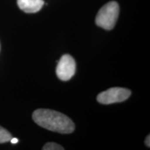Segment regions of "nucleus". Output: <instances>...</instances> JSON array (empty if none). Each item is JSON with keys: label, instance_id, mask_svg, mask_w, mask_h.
Returning <instances> with one entry per match:
<instances>
[{"label": "nucleus", "instance_id": "nucleus-4", "mask_svg": "<svg viewBox=\"0 0 150 150\" xmlns=\"http://www.w3.org/2000/svg\"><path fill=\"white\" fill-rule=\"evenodd\" d=\"M76 71V63L72 56L65 54L58 61L56 67V75L62 81L70 80L74 76Z\"/></svg>", "mask_w": 150, "mask_h": 150}, {"label": "nucleus", "instance_id": "nucleus-3", "mask_svg": "<svg viewBox=\"0 0 150 150\" xmlns=\"http://www.w3.org/2000/svg\"><path fill=\"white\" fill-rule=\"evenodd\" d=\"M131 95L130 90L124 88H111L102 92L97 97L98 102L102 104H111L127 100Z\"/></svg>", "mask_w": 150, "mask_h": 150}, {"label": "nucleus", "instance_id": "nucleus-6", "mask_svg": "<svg viewBox=\"0 0 150 150\" xmlns=\"http://www.w3.org/2000/svg\"><path fill=\"white\" fill-rule=\"evenodd\" d=\"M13 137L6 129L0 126V144L9 142Z\"/></svg>", "mask_w": 150, "mask_h": 150}, {"label": "nucleus", "instance_id": "nucleus-5", "mask_svg": "<svg viewBox=\"0 0 150 150\" xmlns=\"http://www.w3.org/2000/svg\"><path fill=\"white\" fill-rule=\"evenodd\" d=\"M19 8L27 13L38 12L44 5L43 0H18Z\"/></svg>", "mask_w": 150, "mask_h": 150}, {"label": "nucleus", "instance_id": "nucleus-2", "mask_svg": "<svg viewBox=\"0 0 150 150\" xmlns=\"http://www.w3.org/2000/svg\"><path fill=\"white\" fill-rule=\"evenodd\" d=\"M119 12L118 4L116 1H110L102 6L97 13L95 23L104 29L111 30L115 27Z\"/></svg>", "mask_w": 150, "mask_h": 150}, {"label": "nucleus", "instance_id": "nucleus-1", "mask_svg": "<svg viewBox=\"0 0 150 150\" xmlns=\"http://www.w3.org/2000/svg\"><path fill=\"white\" fill-rule=\"evenodd\" d=\"M32 117L38 126L60 134H71L75 129L71 119L55 110L40 108L33 112Z\"/></svg>", "mask_w": 150, "mask_h": 150}, {"label": "nucleus", "instance_id": "nucleus-8", "mask_svg": "<svg viewBox=\"0 0 150 150\" xmlns=\"http://www.w3.org/2000/svg\"><path fill=\"white\" fill-rule=\"evenodd\" d=\"M149 139H150L149 135H148V136H147V138H146V139H145V145L148 147H150V142H149L150 140H149Z\"/></svg>", "mask_w": 150, "mask_h": 150}, {"label": "nucleus", "instance_id": "nucleus-7", "mask_svg": "<svg viewBox=\"0 0 150 150\" xmlns=\"http://www.w3.org/2000/svg\"><path fill=\"white\" fill-rule=\"evenodd\" d=\"M43 150H63L64 148L55 142H47L42 147Z\"/></svg>", "mask_w": 150, "mask_h": 150}, {"label": "nucleus", "instance_id": "nucleus-9", "mask_svg": "<svg viewBox=\"0 0 150 150\" xmlns=\"http://www.w3.org/2000/svg\"><path fill=\"white\" fill-rule=\"evenodd\" d=\"M10 141L11 142V143H12V144H16L17 142H18V138H12Z\"/></svg>", "mask_w": 150, "mask_h": 150}]
</instances>
